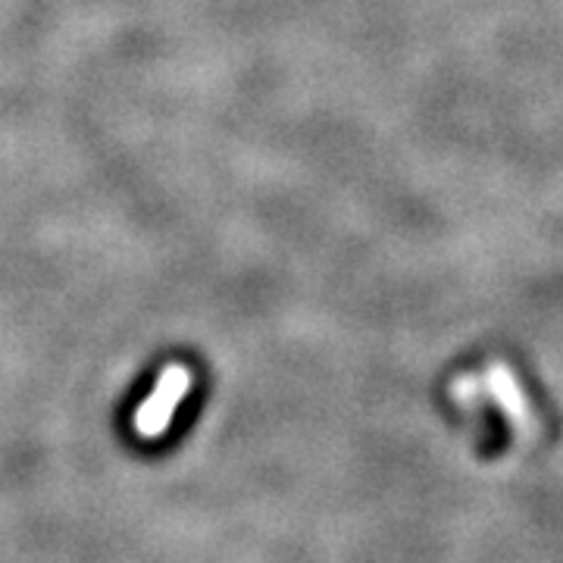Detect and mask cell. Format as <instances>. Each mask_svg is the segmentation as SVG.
I'll return each mask as SVG.
<instances>
[{
    "label": "cell",
    "instance_id": "1",
    "mask_svg": "<svg viewBox=\"0 0 563 563\" xmlns=\"http://www.w3.org/2000/svg\"><path fill=\"white\" fill-rule=\"evenodd\" d=\"M483 388L485 395L495 401V407L504 413V420L510 422V432L517 435V442H539V435H542V420H539V413L532 410V404L526 398L523 385H520L517 373H514L507 363L495 361L485 366Z\"/></svg>",
    "mask_w": 563,
    "mask_h": 563
},
{
    "label": "cell",
    "instance_id": "2",
    "mask_svg": "<svg viewBox=\"0 0 563 563\" xmlns=\"http://www.w3.org/2000/svg\"><path fill=\"white\" fill-rule=\"evenodd\" d=\"M191 388V373L185 366H169L161 376V383L154 388V395L144 401L139 413H135V432L141 439H157L169 429V420L179 407L181 395Z\"/></svg>",
    "mask_w": 563,
    "mask_h": 563
},
{
    "label": "cell",
    "instance_id": "3",
    "mask_svg": "<svg viewBox=\"0 0 563 563\" xmlns=\"http://www.w3.org/2000/svg\"><path fill=\"white\" fill-rule=\"evenodd\" d=\"M483 395H485L483 379H476L473 373H463V376H457V379L451 383V398H454V404H457L463 413L470 417V429H473V435H476V439L485 432Z\"/></svg>",
    "mask_w": 563,
    "mask_h": 563
}]
</instances>
